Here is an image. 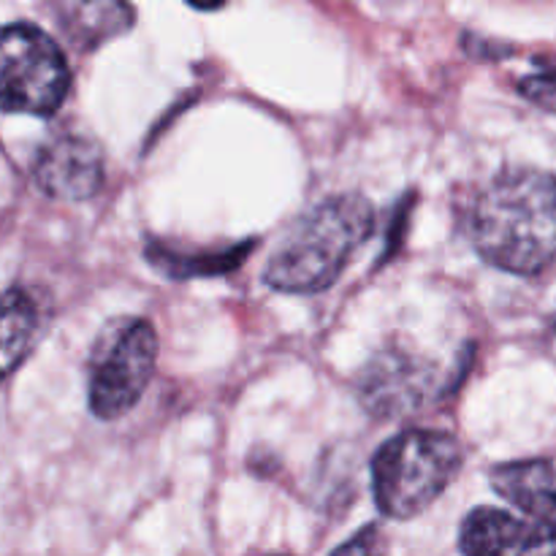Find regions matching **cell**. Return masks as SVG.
Here are the masks:
<instances>
[{
	"mask_svg": "<svg viewBox=\"0 0 556 556\" xmlns=\"http://www.w3.org/2000/svg\"><path fill=\"white\" fill-rule=\"evenodd\" d=\"M492 486L556 543V465L546 459L500 465L492 470Z\"/></svg>",
	"mask_w": 556,
	"mask_h": 556,
	"instance_id": "8",
	"label": "cell"
},
{
	"mask_svg": "<svg viewBox=\"0 0 556 556\" xmlns=\"http://www.w3.org/2000/svg\"><path fill=\"white\" fill-rule=\"evenodd\" d=\"M462 552L476 556L556 552V543L530 519L497 508H478L462 525Z\"/></svg>",
	"mask_w": 556,
	"mask_h": 556,
	"instance_id": "9",
	"label": "cell"
},
{
	"mask_svg": "<svg viewBox=\"0 0 556 556\" xmlns=\"http://www.w3.org/2000/svg\"><path fill=\"white\" fill-rule=\"evenodd\" d=\"M188 3L199 11H217L226 5V0H188Z\"/></svg>",
	"mask_w": 556,
	"mask_h": 556,
	"instance_id": "14",
	"label": "cell"
},
{
	"mask_svg": "<svg viewBox=\"0 0 556 556\" xmlns=\"http://www.w3.org/2000/svg\"><path fill=\"white\" fill-rule=\"evenodd\" d=\"M465 451L448 432L410 429L380 445L372 459V492L380 514L413 519L459 476Z\"/></svg>",
	"mask_w": 556,
	"mask_h": 556,
	"instance_id": "3",
	"label": "cell"
},
{
	"mask_svg": "<svg viewBox=\"0 0 556 556\" xmlns=\"http://www.w3.org/2000/svg\"><path fill=\"white\" fill-rule=\"evenodd\" d=\"M68 87V63L54 38L25 22L0 27V112L49 117Z\"/></svg>",
	"mask_w": 556,
	"mask_h": 556,
	"instance_id": "4",
	"label": "cell"
},
{
	"mask_svg": "<svg viewBox=\"0 0 556 556\" xmlns=\"http://www.w3.org/2000/svg\"><path fill=\"white\" fill-rule=\"evenodd\" d=\"M103 150L85 134H60L33 161L36 185L58 201L92 199L103 188Z\"/></svg>",
	"mask_w": 556,
	"mask_h": 556,
	"instance_id": "7",
	"label": "cell"
},
{
	"mask_svg": "<svg viewBox=\"0 0 556 556\" xmlns=\"http://www.w3.org/2000/svg\"><path fill=\"white\" fill-rule=\"evenodd\" d=\"M519 92L535 106L556 114V63H543L535 74L519 81Z\"/></svg>",
	"mask_w": 556,
	"mask_h": 556,
	"instance_id": "13",
	"label": "cell"
},
{
	"mask_svg": "<svg viewBox=\"0 0 556 556\" xmlns=\"http://www.w3.org/2000/svg\"><path fill=\"white\" fill-rule=\"evenodd\" d=\"M60 30L79 52H96L136 22L130 0H54Z\"/></svg>",
	"mask_w": 556,
	"mask_h": 556,
	"instance_id": "10",
	"label": "cell"
},
{
	"mask_svg": "<svg viewBox=\"0 0 556 556\" xmlns=\"http://www.w3.org/2000/svg\"><path fill=\"white\" fill-rule=\"evenodd\" d=\"M253 242L242 244V248L228 250H195V253H182V250L172 248L163 242L147 244V261H152L155 269H161L166 277L174 280H185V277H212L226 275V271L237 269L244 258H248Z\"/></svg>",
	"mask_w": 556,
	"mask_h": 556,
	"instance_id": "12",
	"label": "cell"
},
{
	"mask_svg": "<svg viewBox=\"0 0 556 556\" xmlns=\"http://www.w3.org/2000/svg\"><path fill=\"white\" fill-rule=\"evenodd\" d=\"M41 309L36 299L22 288L0 293V380L9 378L38 340Z\"/></svg>",
	"mask_w": 556,
	"mask_h": 556,
	"instance_id": "11",
	"label": "cell"
},
{
	"mask_svg": "<svg viewBox=\"0 0 556 556\" xmlns=\"http://www.w3.org/2000/svg\"><path fill=\"white\" fill-rule=\"evenodd\" d=\"M375 228V210L364 195H331L288 231L264 271L266 286L282 293L326 291Z\"/></svg>",
	"mask_w": 556,
	"mask_h": 556,
	"instance_id": "2",
	"label": "cell"
},
{
	"mask_svg": "<svg viewBox=\"0 0 556 556\" xmlns=\"http://www.w3.org/2000/svg\"><path fill=\"white\" fill-rule=\"evenodd\" d=\"M470 237L486 264L510 275H538L556 261V177L508 168L478 193Z\"/></svg>",
	"mask_w": 556,
	"mask_h": 556,
	"instance_id": "1",
	"label": "cell"
},
{
	"mask_svg": "<svg viewBox=\"0 0 556 556\" xmlns=\"http://www.w3.org/2000/svg\"><path fill=\"white\" fill-rule=\"evenodd\" d=\"M438 386V367L429 358L391 342L364 367L358 396L375 418H400L427 405Z\"/></svg>",
	"mask_w": 556,
	"mask_h": 556,
	"instance_id": "6",
	"label": "cell"
},
{
	"mask_svg": "<svg viewBox=\"0 0 556 556\" xmlns=\"http://www.w3.org/2000/svg\"><path fill=\"white\" fill-rule=\"evenodd\" d=\"M157 334L150 320L119 318L103 329L90 356V410L103 421L125 416L150 386Z\"/></svg>",
	"mask_w": 556,
	"mask_h": 556,
	"instance_id": "5",
	"label": "cell"
}]
</instances>
